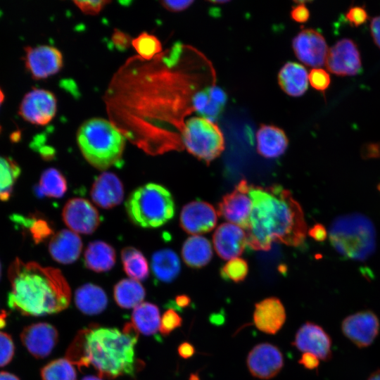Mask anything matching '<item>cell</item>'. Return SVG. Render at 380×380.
Here are the masks:
<instances>
[{
	"mask_svg": "<svg viewBox=\"0 0 380 380\" xmlns=\"http://www.w3.org/2000/svg\"><path fill=\"white\" fill-rule=\"evenodd\" d=\"M75 303L83 314L95 315L106 309L108 298L106 292L100 286L87 283L75 291Z\"/></svg>",
	"mask_w": 380,
	"mask_h": 380,
	"instance_id": "cell-26",
	"label": "cell"
},
{
	"mask_svg": "<svg viewBox=\"0 0 380 380\" xmlns=\"http://www.w3.org/2000/svg\"><path fill=\"white\" fill-rule=\"evenodd\" d=\"M67 182L63 175L56 168L44 170L34 192L37 196L61 198L67 191Z\"/></svg>",
	"mask_w": 380,
	"mask_h": 380,
	"instance_id": "cell-32",
	"label": "cell"
},
{
	"mask_svg": "<svg viewBox=\"0 0 380 380\" xmlns=\"http://www.w3.org/2000/svg\"><path fill=\"white\" fill-rule=\"evenodd\" d=\"M343 334L359 348L370 346L378 336L380 322L371 310H360L346 317L341 322Z\"/></svg>",
	"mask_w": 380,
	"mask_h": 380,
	"instance_id": "cell-8",
	"label": "cell"
},
{
	"mask_svg": "<svg viewBox=\"0 0 380 380\" xmlns=\"http://www.w3.org/2000/svg\"><path fill=\"white\" fill-rule=\"evenodd\" d=\"M138 335L132 323H126L122 331L91 324L77 332L66 358L80 370L93 366L101 379L134 376L138 366L134 352Z\"/></svg>",
	"mask_w": 380,
	"mask_h": 380,
	"instance_id": "cell-2",
	"label": "cell"
},
{
	"mask_svg": "<svg viewBox=\"0 0 380 380\" xmlns=\"http://www.w3.org/2000/svg\"><path fill=\"white\" fill-rule=\"evenodd\" d=\"M250 184L241 180L233 191L222 197L218 213L225 220L242 229H248L253 202L249 195Z\"/></svg>",
	"mask_w": 380,
	"mask_h": 380,
	"instance_id": "cell-9",
	"label": "cell"
},
{
	"mask_svg": "<svg viewBox=\"0 0 380 380\" xmlns=\"http://www.w3.org/2000/svg\"><path fill=\"white\" fill-rule=\"evenodd\" d=\"M73 2L82 13L88 15L98 14L106 4L110 3L109 1H75Z\"/></svg>",
	"mask_w": 380,
	"mask_h": 380,
	"instance_id": "cell-43",
	"label": "cell"
},
{
	"mask_svg": "<svg viewBox=\"0 0 380 380\" xmlns=\"http://www.w3.org/2000/svg\"><path fill=\"white\" fill-rule=\"evenodd\" d=\"M292 48L297 58L306 65L317 68L325 63L328 48L317 30L304 29L293 39Z\"/></svg>",
	"mask_w": 380,
	"mask_h": 380,
	"instance_id": "cell-16",
	"label": "cell"
},
{
	"mask_svg": "<svg viewBox=\"0 0 380 380\" xmlns=\"http://www.w3.org/2000/svg\"><path fill=\"white\" fill-rule=\"evenodd\" d=\"M370 32L375 44L380 49V15L374 18L370 23Z\"/></svg>",
	"mask_w": 380,
	"mask_h": 380,
	"instance_id": "cell-50",
	"label": "cell"
},
{
	"mask_svg": "<svg viewBox=\"0 0 380 380\" xmlns=\"http://www.w3.org/2000/svg\"><path fill=\"white\" fill-rule=\"evenodd\" d=\"M4 94L1 89L0 88V106L4 101Z\"/></svg>",
	"mask_w": 380,
	"mask_h": 380,
	"instance_id": "cell-59",
	"label": "cell"
},
{
	"mask_svg": "<svg viewBox=\"0 0 380 380\" xmlns=\"http://www.w3.org/2000/svg\"><path fill=\"white\" fill-rule=\"evenodd\" d=\"M368 13L364 7L351 6L346 13L347 21L353 26H360L368 20Z\"/></svg>",
	"mask_w": 380,
	"mask_h": 380,
	"instance_id": "cell-42",
	"label": "cell"
},
{
	"mask_svg": "<svg viewBox=\"0 0 380 380\" xmlns=\"http://www.w3.org/2000/svg\"><path fill=\"white\" fill-rule=\"evenodd\" d=\"M177 352L181 357L188 359L195 354L196 350L191 343L189 342H183L178 346Z\"/></svg>",
	"mask_w": 380,
	"mask_h": 380,
	"instance_id": "cell-51",
	"label": "cell"
},
{
	"mask_svg": "<svg viewBox=\"0 0 380 380\" xmlns=\"http://www.w3.org/2000/svg\"><path fill=\"white\" fill-rule=\"evenodd\" d=\"M121 259L125 273L131 279L141 281L149 273L148 262L143 253L134 247H125L121 251Z\"/></svg>",
	"mask_w": 380,
	"mask_h": 380,
	"instance_id": "cell-33",
	"label": "cell"
},
{
	"mask_svg": "<svg viewBox=\"0 0 380 380\" xmlns=\"http://www.w3.org/2000/svg\"><path fill=\"white\" fill-rule=\"evenodd\" d=\"M73 365L67 358L52 360L41 369L42 380H77Z\"/></svg>",
	"mask_w": 380,
	"mask_h": 380,
	"instance_id": "cell-35",
	"label": "cell"
},
{
	"mask_svg": "<svg viewBox=\"0 0 380 380\" xmlns=\"http://www.w3.org/2000/svg\"><path fill=\"white\" fill-rule=\"evenodd\" d=\"M132 323L138 332L146 336L155 334L160 329V316L157 305L144 302L134 308Z\"/></svg>",
	"mask_w": 380,
	"mask_h": 380,
	"instance_id": "cell-30",
	"label": "cell"
},
{
	"mask_svg": "<svg viewBox=\"0 0 380 380\" xmlns=\"http://www.w3.org/2000/svg\"><path fill=\"white\" fill-rule=\"evenodd\" d=\"M376 231L366 215L350 213L337 217L329 231L330 243L341 255L350 260L364 261L376 248Z\"/></svg>",
	"mask_w": 380,
	"mask_h": 380,
	"instance_id": "cell-5",
	"label": "cell"
},
{
	"mask_svg": "<svg viewBox=\"0 0 380 380\" xmlns=\"http://www.w3.org/2000/svg\"><path fill=\"white\" fill-rule=\"evenodd\" d=\"M194 1H172V0H164L161 1V5L167 11L171 12H180L187 8H189Z\"/></svg>",
	"mask_w": 380,
	"mask_h": 380,
	"instance_id": "cell-45",
	"label": "cell"
},
{
	"mask_svg": "<svg viewBox=\"0 0 380 380\" xmlns=\"http://www.w3.org/2000/svg\"><path fill=\"white\" fill-rule=\"evenodd\" d=\"M191 303V299L188 296L179 295L176 296L175 304L177 305L178 310L187 308Z\"/></svg>",
	"mask_w": 380,
	"mask_h": 380,
	"instance_id": "cell-52",
	"label": "cell"
},
{
	"mask_svg": "<svg viewBox=\"0 0 380 380\" xmlns=\"http://www.w3.org/2000/svg\"><path fill=\"white\" fill-rule=\"evenodd\" d=\"M308 81L316 90L324 92L327 89L331 79L329 73L322 68H313L308 74Z\"/></svg>",
	"mask_w": 380,
	"mask_h": 380,
	"instance_id": "cell-41",
	"label": "cell"
},
{
	"mask_svg": "<svg viewBox=\"0 0 380 380\" xmlns=\"http://www.w3.org/2000/svg\"><path fill=\"white\" fill-rule=\"evenodd\" d=\"M224 320V315L222 312L214 313L210 316V322L215 325H222Z\"/></svg>",
	"mask_w": 380,
	"mask_h": 380,
	"instance_id": "cell-53",
	"label": "cell"
},
{
	"mask_svg": "<svg viewBox=\"0 0 380 380\" xmlns=\"http://www.w3.org/2000/svg\"><path fill=\"white\" fill-rule=\"evenodd\" d=\"M151 270L158 280L163 282H171L180 272V260L173 251L168 248L162 249L152 255Z\"/></svg>",
	"mask_w": 380,
	"mask_h": 380,
	"instance_id": "cell-29",
	"label": "cell"
},
{
	"mask_svg": "<svg viewBox=\"0 0 380 380\" xmlns=\"http://www.w3.org/2000/svg\"><path fill=\"white\" fill-rule=\"evenodd\" d=\"M82 380H103L99 376H84Z\"/></svg>",
	"mask_w": 380,
	"mask_h": 380,
	"instance_id": "cell-57",
	"label": "cell"
},
{
	"mask_svg": "<svg viewBox=\"0 0 380 380\" xmlns=\"http://www.w3.org/2000/svg\"><path fill=\"white\" fill-rule=\"evenodd\" d=\"M255 137L258 153L267 158L281 156L289 145V139L284 130L272 125H261Z\"/></svg>",
	"mask_w": 380,
	"mask_h": 380,
	"instance_id": "cell-24",
	"label": "cell"
},
{
	"mask_svg": "<svg viewBox=\"0 0 380 380\" xmlns=\"http://www.w3.org/2000/svg\"><path fill=\"white\" fill-rule=\"evenodd\" d=\"M209 2L210 3H213V4H224V3H227L228 1H210Z\"/></svg>",
	"mask_w": 380,
	"mask_h": 380,
	"instance_id": "cell-60",
	"label": "cell"
},
{
	"mask_svg": "<svg viewBox=\"0 0 380 380\" xmlns=\"http://www.w3.org/2000/svg\"><path fill=\"white\" fill-rule=\"evenodd\" d=\"M367 380H380V369L374 371Z\"/></svg>",
	"mask_w": 380,
	"mask_h": 380,
	"instance_id": "cell-55",
	"label": "cell"
},
{
	"mask_svg": "<svg viewBox=\"0 0 380 380\" xmlns=\"http://www.w3.org/2000/svg\"><path fill=\"white\" fill-rule=\"evenodd\" d=\"M182 142L187 151L209 164L224 149V139L215 122L202 117L188 119L183 127Z\"/></svg>",
	"mask_w": 380,
	"mask_h": 380,
	"instance_id": "cell-7",
	"label": "cell"
},
{
	"mask_svg": "<svg viewBox=\"0 0 380 380\" xmlns=\"http://www.w3.org/2000/svg\"><path fill=\"white\" fill-rule=\"evenodd\" d=\"M253 202L247 246L255 251H269L274 242L290 246L303 243L307 225L300 205L291 193L279 185L250 186Z\"/></svg>",
	"mask_w": 380,
	"mask_h": 380,
	"instance_id": "cell-1",
	"label": "cell"
},
{
	"mask_svg": "<svg viewBox=\"0 0 380 380\" xmlns=\"http://www.w3.org/2000/svg\"><path fill=\"white\" fill-rule=\"evenodd\" d=\"M227 95L219 87L213 84L197 91L193 98V107L201 117L215 122L222 113Z\"/></svg>",
	"mask_w": 380,
	"mask_h": 380,
	"instance_id": "cell-23",
	"label": "cell"
},
{
	"mask_svg": "<svg viewBox=\"0 0 380 380\" xmlns=\"http://www.w3.org/2000/svg\"><path fill=\"white\" fill-rule=\"evenodd\" d=\"M20 174L19 165L11 158L0 156V200L9 199L15 181Z\"/></svg>",
	"mask_w": 380,
	"mask_h": 380,
	"instance_id": "cell-34",
	"label": "cell"
},
{
	"mask_svg": "<svg viewBox=\"0 0 380 380\" xmlns=\"http://www.w3.org/2000/svg\"><path fill=\"white\" fill-rule=\"evenodd\" d=\"M278 83L287 95L302 96L308 87V73L305 68L298 63L287 62L278 73Z\"/></svg>",
	"mask_w": 380,
	"mask_h": 380,
	"instance_id": "cell-25",
	"label": "cell"
},
{
	"mask_svg": "<svg viewBox=\"0 0 380 380\" xmlns=\"http://www.w3.org/2000/svg\"><path fill=\"white\" fill-rule=\"evenodd\" d=\"M130 39H131L128 34L117 30L114 32L112 37L113 43L120 49H127L130 44V42L132 43Z\"/></svg>",
	"mask_w": 380,
	"mask_h": 380,
	"instance_id": "cell-48",
	"label": "cell"
},
{
	"mask_svg": "<svg viewBox=\"0 0 380 380\" xmlns=\"http://www.w3.org/2000/svg\"><path fill=\"white\" fill-rule=\"evenodd\" d=\"M248 369L253 376L268 380L276 376L284 367L281 350L270 343L255 346L246 358Z\"/></svg>",
	"mask_w": 380,
	"mask_h": 380,
	"instance_id": "cell-11",
	"label": "cell"
},
{
	"mask_svg": "<svg viewBox=\"0 0 380 380\" xmlns=\"http://www.w3.org/2000/svg\"><path fill=\"white\" fill-rule=\"evenodd\" d=\"M309 235L318 241H324L327 236L325 227L321 224H316L308 232Z\"/></svg>",
	"mask_w": 380,
	"mask_h": 380,
	"instance_id": "cell-49",
	"label": "cell"
},
{
	"mask_svg": "<svg viewBox=\"0 0 380 380\" xmlns=\"http://www.w3.org/2000/svg\"><path fill=\"white\" fill-rule=\"evenodd\" d=\"M77 142L84 158L94 167H120L125 145L123 135L108 120L91 118L77 132Z\"/></svg>",
	"mask_w": 380,
	"mask_h": 380,
	"instance_id": "cell-4",
	"label": "cell"
},
{
	"mask_svg": "<svg viewBox=\"0 0 380 380\" xmlns=\"http://www.w3.org/2000/svg\"><path fill=\"white\" fill-rule=\"evenodd\" d=\"M295 3L298 4L292 8L290 13L291 18L299 23H306L310 18V11L304 4L305 2L296 1Z\"/></svg>",
	"mask_w": 380,
	"mask_h": 380,
	"instance_id": "cell-44",
	"label": "cell"
},
{
	"mask_svg": "<svg viewBox=\"0 0 380 380\" xmlns=\"http://www.w3.org/2000/svg\"><path fill=\"white\" fill-rule=\"evenodd\" d=\"M0 380H20L15 374L7 372H0Z\"/></svg>",
	"mask_w": 380,
	"mask_h": 380,
	"instance_id": "cell-54",
	"label": "cell"
},
{
	"mask_svg": "<svg viewBox=\"0 0 380 380\" xmlns=\"http://www.w3.org/2000/svg\"><path fill=\"white\" fill-rule=\"evenodd\" d=\"M125 208L132 222L143 228L160 227L170 220L175 212L172 194L156 183H148L132 191Z\"/></svg>",
	"mask_w": 380,
	"mask_h": 380,
	"instance_id": "cell-6",
	"label": "cell"
},
{
	"mask_svg": "<svg viewBox=\"0 0 380 380\" xmlns=\"http://www.w3.org/2000/svg\"><path fill=\"white\" fill-rule=\"evenodd\" d=\"M146 296L142 284L132 279H123L113 289V297L116 303L122 308L129 309L139 305Z\"/></svg>",
	"mask_w": 380,
	"mask_h": 380,
	"instance_id": "cell-31",
	"label": "cell"
},
{
	"mask_svg": "<svg viewBox=\"0 0 380 380\" xmlns=\"http://www.w3.org/2000/svg\"><path fill=\"white\" fill-rule=\"evenodd\" d=\"M291 345L303 353H310L319 360L332 358V340L329 334L319 324L306 322L296 331Z\"/></svg>",
	"mask_w": 380,
	"mask_h": 380,
	"instance_id": "cell-14",
	"label": "cell"
},
{
	"mask_svg": "<svg viewBox=\"0 0 380 380\" xmlns=\"http://www.w3.org/2000/svg\"><path fill=\"white\" fill-rule=\"evenodd\" d=\"M248 272V264L242 258H236L229 260L221 269L220 275L226 281L235 283L243 281Z\"/></svg>",
	"mask_w": 380,
	"mask_h": 380,
	"instance_id": "cell-38",
	"label": "cell"
},
{
	"mask_svg": "<svg viewBox=\"0 0 380 380\" xmlns=\"http://www.w3.org/2000/svg\"><path fill=\"white\" fill-rule=\"evenodd\" d=\"M56 108V99L52 92L34 89L24 96L18 113L24 120L32 124L45 125L53 118Z\"/></svg>",
	"mask_w": 380,
	"mask_h": 380,
	"instance_id": "cell-10",
	"label": "cell"
},
{
	"mask_svg": "<svg viewBox=\"0 0 380 380\" xmlns=\"http://www.w3.org/2000/svg\"><path fill=\"white\" fill-rule=\"evenodd\" d=\"M90 195L98 206L105 209L112 208L123 200V185L115 174L104 172L95 179Z\"/></svg>",
	"mask_w": 380,
	"mask_h": 380,
	"instance_id": "cell-21",
	"label": "cell"
},
{
	"mask_svg": "<svg viewBox=\"0 0 380 380\" xmlns=\"http://www.w3.org/2000/svg\"><path fill=\"white\" fill-rule=\"evenodd\" d=\"M23 345L27 351L38 359L49 356L58 341L56 327L46 322H38L23 328L20 335Z\"/></svg>",
	"mask_w": 380,
	"mask_h": 380,
	"instance_id": "cell-17",
	"label": "cell"
},
{
	"mask_svg": "<svg viewBox=\"0 0 380 380\" xmlns=\"http://www.w3.org/2000/svg\"><path fill=\"white\" fill-rule=\"evenodd\" d=\"M286 321V310L281 301L276 297L267 298L255 305L253 322L261 331L277 334Z\"/></svg>",
	"mask_w": 380,
	"mask_h": 380,
	"instance_id": "cell-20",
	"label": "cell"
},
{
	"mask_svg": "<svg viewBox=\"0 0 380 380\" xmlns=\"http://www.w3.org/2000/svg\"><path fill=\"white\" fill-rule=\"evenodd\" d=\"M132 44L138 54L146 60L151 59L162 49L159 39L147 32H143L132 39Z\"/></svg>",
	"mask_w": 380,
	"mask_h": 380,
	"instance_id": "cell-36",
	"label": "cell"
},
{
	"mask_svg": "<svg viewBox=\"0 0 380 380\" xmlns=\"http://www.w3.org/2000/svg\"><path fill=\"white\" fill-rule=\"evenodd\" d=\"M213 244L218 255L224 260L239 256L247 245L246 233L241 227L232 223H223L213 234Z\"/></svg>",
	"mask_w": 380,
	"mask_h": 380,
	"instance_id": "cell-19",
	"label": "cell"
},
{
	"mask_svg": "<svg viewBox=\"0 0 380 380\" xmlns=\"http://www.w3.org/2000/svg\"><path fill=\"white\" fill-rule=\"evenodd\" d=\"M8 276L11 286L8 305L24 316L56 314L70 304V286L57 268L15 258L8 267Z\"/></svg>",
	"mask_w": 380,
	"mask_h": 380,
	"instance_id": "cell-3",
	"label": "cell"
},
{
	"mask_svg": "<svg viewBox=\"0 0 380 380\" xmlns=\"http://www.w3.org/2000/svg\"><path fill=\"white\" fill-rule=\"evenodd\" d=\"M360 154L364 159L380 158V142L364 144L361 148Z\"/></svg>",
	"mask_w": 380,
	"mask_h": 380,
	"instance_id": "cell-46",
	"label": "cell"
},
{
	"mask_svg": "<svg viewBox=\"0 0 380 380\" xmlns=\"http://www.w3.org/2000/svg\"><path fill=\"white\" fill-rule=\"evenodd\" d=\"M116 254L110 244L102 241L89 243L84 255L86 267L94 272L109 271L115 265Z\"/></svg>",
	"mask_w": 380,
	"mask_h": 380,
	"instance_id": "cell-27",
	"label": "cell"
},
{
	"mask_svg": "<svg viewBox=\"0 0 380 380\" xmlns=\"http://www.w3.org/2000/svg\"><path fill=\"white\" fill-rule=\"evenodd\" d=\"M65 224L75 233L90 234L101 223V217L96 208L87 200L73 198L67 201L63 212Z\"/></svg>",
	"mask_w": 380,
	"mask_h": 380,
	"instance_id": "cell-15",
	"label": "cell"
},
{
	"mask_svg": "<svg viewBox=\"0 0 380 380\" xmlns=\"http://www.w3.org/2000/svg\"><path fill=\"white\" fill-rule=\"evenodd\" d=\"M189 380H200V378L198 374L194 373L190 375Z\"/></svg>",
	"mask_w": 380,
	"mask_h": 380,
	"instance_id": "cell-58",
	"label": "cell"
},
{
	"mask_svg": "<svg viewBox=\"0 0 380 380\" xmlns=\"http://www.w3.org/2000/svg\"><path fill=\"white\" fill-rule=\"evenodd\" d=\"M1 262H0V278H1Z\"/></svg>",
	"mask_w": 380,
	"mask_h": 380,
	"instance_id": "cell-61",
	"label": "cell"
},
{
	"mask_svg": "<svg viewBox=\"0 0 380 380\" xmlns=\"http://www.w3.org/2000/svg\"><path fill=\"white\" fill-rule=\"evenodd\" d=\"M182 324V318L174 309L170 308L166 310L161 319L160 331L163 336H168L175 329L180 327Z\"/></svg>",
	"mask_w": 380,
	"mask_h": 380,
	"instance_id": "cell-39",
	"label": "cell"
},
{
	"mask_svg": "<svg viewBox=\"0 0 380 380\" xmlns=\"http://www.w3.org/2000/svg\"><path fill=\"white\" fill-rule=\"evenodd\" d=\"M12 220L29 228L36 243L42 242L53 233L52 229L45 220L26 218L20 215H13Z\"/></svg>",
	"mask_w": 380,
	"mask_h": 380,
	"instance_id": "cell-37",
	"label": "cell"
},
{
	"mask_svg": "<svg viewBox=\"0 0 380 380\" xmlns=\"http://www.w3.org/2000/svg\"><path fill=\"white\" fill-rule=\"evenodd\" d=\"M325 65L329 72L338 76L358 74L362 61L357 44L347 38L338 41L328 50Z\"/></svg>",
	"mask_w": 380,
	"mask_h": 380,
	"instance_id": "cell-12",
	"label": "cell"
},
{
	"mask_svg": "<svg viewBox=\"0 0 380 380\" xmlns=\"http://www.w3.org/2000/svg\"><path fill=\"white\" fill-rule=\"evenodd\" d=\"M82 249V242L79 235L68 229H62L53 235L49 244V251L53 259L64 265L77 260Z\"/></svg>",
	"mask_w": 380,
	"mask_h": 380,
	"instance_id": "cell-22",
	"label": "cell"
},
{
	"mask_svg": "<svg viewBox=\"0 0 380 380\" xmlns=\"http://www.w3.org/2000/svg\"><path fill=\"white\" fill-rule=\"evenodd\" d=\"M298 363L307 369L313 370L318 368L319 359L310 353H303Z\"/></svg>",
	"mask_w": 380,
	"mask_h": 380,
	"instance_id": "cell-47",
	"label": "cell"
},
{
	"mask_svg": "<svg viewBox=\"0 0 380 380\" xmlns=\"http://www.w3.org/2000/svg\"><path fill=\"white\" fill-rule=\"evenodd\" d=\"M15 354V345L10 334L0 331V367L9 364Z\"/></svg>",
	"mask_w": 380,
	"mask_h": 380,
	"instance_id": "cell-40",
	"label": "cell"
},
{
	"mask_svg": "<svg viewBox=\"0 0 380 380\" xmlns=\"http://www.w3.org/2000/svg\"><path fill=\"white\" fill-rule=\"evenodd\" d=\"M179 219L184 231L191 234H200L208 232L215 227L217 215L210 204L195 201L183 207Z\"/></svg>",
	"mask_w": 380,
	"mask_h": 380,
	"instance_id": "cell-18",
	"label": "cell"
},
{
	"mask_svg": "<svg viewBox=\"0 0 380 380\" xmlns=\"http://www.w3.org/2000/svg\"><path fill=\"white\" fill-rule=\"evenodd\" d=\"M6 315H7V314H6V312L5 311H2L0 313V329L4 328L6 326Z\"/></svg>",
	"mask_w": 380,
	"mask_h": 380,
	"instance_id": "cell-56",
	"label": "cell"
},
{
	"mask_svg": "<svg viewBox=\"0 0 380 380\" xmlns=\"http://www.w3.org/2000/svg\"><path fill=\"white\" fill-rule=\"evenodd\" d=\"M182 255L188 266L200 268L206 265L212 259V246L206 238L192 236L184 241Z\"/></svg>",
	"mask_w": 380,
	"mask_h": 380,
	"instance_id": "cell-28",
	"label": "cell"
},
{
	"mask_svg": "<svg viewBox=\"0 0 380 380\" xmlns=\"http://www.w3.org/2000/svg\"><path fill=\"white\" fill-rule=\"evenodd\" d=\"M24 61L27 71L34 80L44 79L57 73L63 63L61 52L49 45L27 46Z\"/></svg>",
	"mask_w": 380,
	"mask_h": 380,
	"instance_id": "cell-13",
	"label": "cell"
}]
</instances>
